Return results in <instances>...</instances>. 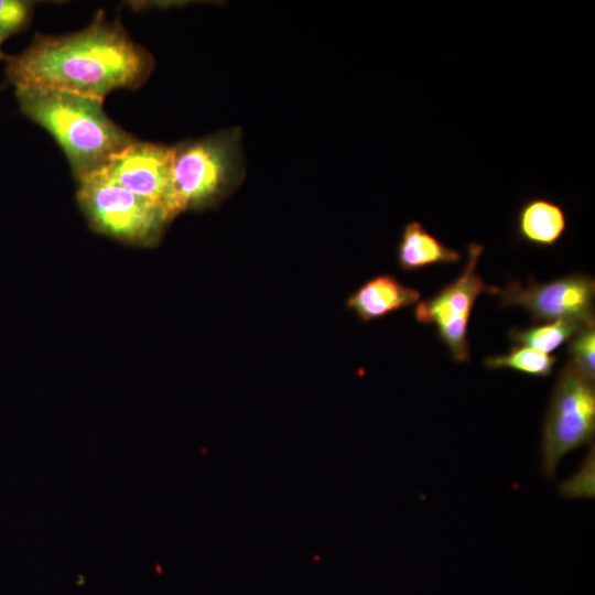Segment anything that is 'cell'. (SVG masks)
I'll return each mask as SVG.
<instances>
[{
    "mask_svg": "<svg viewBox=\"0 0 595 595\" xmlns=\"http://www.w3.org/2000/svg\"><path fill=\"white\" fill-rule=\"evenodd\" d=\"M153 67L151 54L99 13L79 32L37 34L22 53L7 57L6 76L14 88L58 89L102 101L115 89L139 87Z\"/></svg>",
    "mask_w": 595,
    "mask_h": 595,
    "instance_id": "obj_1",
    "label": "cell"
},
{
    "mask_svg": "<svg viewBox=\"0 0 595 595\" xmlns=\"http://www.w3.org/2000/svg\"><path fill=\"white\" fill-rule=\"evenodd\" d=\"M15 96L21 112L63 149L77 181L134 140L106 115L101 100L40 87H17Z\"/></svg>",
    "mask_w": 595,
    "mask_h": 595,
    "instance_id": "obj_2",
    "label": "cell"
},
{
    "mask_svg": "<svg viewBox=\"0 0 595 595\" xmlns=\"http://www.w3.org/2000/svg\"><path fill=\"white\" fill-rule=\"evenodd\" d=\"M241 130L230 128L172 147L171 214L213 205L244 180Z\"/></svg>",
    "mask_w": 595,
    "mask_h": 595,
    "instance_id": "obj_3",
    "label": "cell"
},
{
    "mask_svg": "<svg viewBox=\"0 0 595 595\" xmlns=\"http://www.w3.org/2000/svg\"><path fill=\"white\" fill-rule=\"evenodd\" d=\"M78 184L79 205L99 232L129 244L150 245L170 221L161 207L120 186L101 170Z\"/></svg>",
    "mask_w": 595,
    "mask_h": 595,
    "instance_id": "obj_4",
    "label": "cell"
},
{
    "mask_svg": "<svg viewBox=\"0 0 595 595\" xmlns=\"http://www.w3.org/2000/svg\"><path fill=\"white\" fill-rule=\"evenodd\" d=\"M595 433L594 380L570 359L559 374L542 431V470L553 478L564 455L589 443Z\"/></svg>",
    "mask_w": 595,
    "mask_h": 595,
    "instance_id": "obj_5",
    "label": "cell"
},
{
    "mask_svg": "<svg viewBox=\"0 0 595 595\" xmlns=\"http://www.w3.org/2000/svg\"><path fill=\"white\" fill-rule=\"evenodd\" d=\"M467 250L468 259L462 274L432 298L419 302L414 309L415 320L434 325L440 339L458 363L469 359L467 328L475 301L483 293L499 292L497 286L486 284L476 271L484 246L472 242Z\"/></svg>",
    "mask_w": 595,
    "mask_h": 595,
    "instance_id": "obj_6",
    "label": "cell"
},
{
    "mask_svg": "<svg viewBox=\"0 0 595 595\" xmlns=\"http://www.w3.org/2000/svg\"><path fill=\"white\" fill-rule=\"evenodd\" d=\"M594 296V278L574 273L547 283L531 279L526 286L512 280L501 291L500 305L526 309L533 323L569 321L592 326Z\"/></svg>",
    "mask_w": 595,
    "mask_h": 595,
    "instance_id": "obj_7",
    "label": "cell"
},
{
    "mask_svg": "<svg viewBox=\"0 0 595 595\" xmlns=\"http://www.w3.org/2000/svg\"><path fill=\"white\" fill-rule=\"evenodd\" d=\"M101 171L120 186L161 207L173 219L172 147L134 139L115 153Z\"/></svg>",
    "mask_w": 595,
    "mask_h": 595,
    "instance_id": "obj_8",
    "label": "cell"
},
{
    "mask_svg": "<svg viewBox=\"0 0 595 595\" xmlns=\"http://www.w3.org/2000/svg\"><path fill=\"white\" fill-rule=\"evenodd\" d=\"M420 298L419 290L402 284L396 277L379 274L354 291L346 300V307L360 321L370 322L408 307Z\"/></svg>",
    "mask_w": 595,
    "mask_h": 595,
    "instance_id": "obj_9",
    "label": "cell"
},
{
    "mask_svg": "<svg viewBox=\"0 0 595 595\" xmlns=\"http://www.w3.org/2000/svg\"><path fill=\"white\" fill-rule=\"evenodd\" d=\"M566 228L567 216L563 206L545 196L530 197L516 214L518 239L536 247H553Z\"/></svg>",
    "mask_w": 595,
    "mask_h": 595,
    "instance_id": "obj_10",
    "label": "cell"
},
{
    "mask_svg": "<svg viewBox=\"0 0 595 595\" xmlns=\"http://www.w3.org/2000/svg\"><path fill=\"white\" fill-rule=\"evenodd\" d=\"M462 255L446 246L418 221L407 223L397 246V260L403 271H416L435 264L458 262Z\"/></svg>",
    "mask_w": 595,
    "mask_h": 595,
    "instance_id": "obj_11",
    "label": "cell"
},
{
    "mask_svg": "<svg viewBox=\"0 0 595 595\" xmlns=\"http://www.w3.org/2000/svg\"><path fill=\"white\" fill-rule=\"evenodd\" d=\"M584 327L586 326L576 322L556 321L538 324L526 329L513 328L509 336L520 346L549 354Z\"/></svg>",
    "mask_w": 595,
    "mask_h": 595,
    "instance_id": "obj_12",
    "label": "cell"
},
{
    "mask_svg": "<svg viewBox=\"0 0 595 595\" xmlns=\"http://www.w3.org/2000/svg\"><path fill=\"white\" fill-rule=\"evenodd\" d=\"M556 357L526 346L512 347L508 354L487 357L491 369L508 368L527 375L547 377L553 371Z\"/></svg>",
    "mask_w": 595,
    "mask_h": 595,
    "instance_id": "obj_13",
    "label": "cell"
},
{
    "mask_svg": "<svg viewBox=\"0 0 595 595\" xmlns=\"http://www.w3.org/2000/svg\"><path fill=\"white\" fill-rule=\"evenodd\" d=\"M33 3L23 0H0V46L3 41L24 30L31 22Z\"/></svg>",
    "mask_w": 595,
    "mask_h": 595,
    "instance_id": "obj_14",
    "label": "cell"
},
{
    "mask_svg": "<svg viewBox=\"0 0 595 595\" xmlns=\"http://www.w3.org/2000/svg\"><path fill=\"white\" fill-rule=\"evenodd\" d=\"M567 350L570 360L589 379H595V325L586 326L571 339Z\"/></svg>",
    "mask_w": 595,
    "mask_h": 595,
    "instance_id": "obj_15",
    "label": "cell"
},
{
    "mask_svg": "<svg viewBox=\"0 0 595 595\" xmlns=\"http://www.w3.org/2000/svg\"><path fill=\"white\" fill-rule=\"evenodd\" d=\"M561 493L564 496H594V450L587 456L581 470L569 482L563 483Z\"/></svg>",
    "mask_w": 595,
    "mask_h": 595,
    "instance_id": "obj_16",
    "label": "cell"
},
{
    "mask_svg": "<svg viewBox=\"0 0 595 595\" xmlns=\"http://www.w3.org/2000/svg\"><path fill=\"white\" fill-rule=\"evenodd\" d=\"M3 58H6V60H7V57H6L4 53H3L2 51H1V46H0V60H3Z\"/></svg>",
    "mask_w": 595,
    "mask_h": 595,
    "instance_id": "obj_17",
    "label": "cell"
}]
</instances>
